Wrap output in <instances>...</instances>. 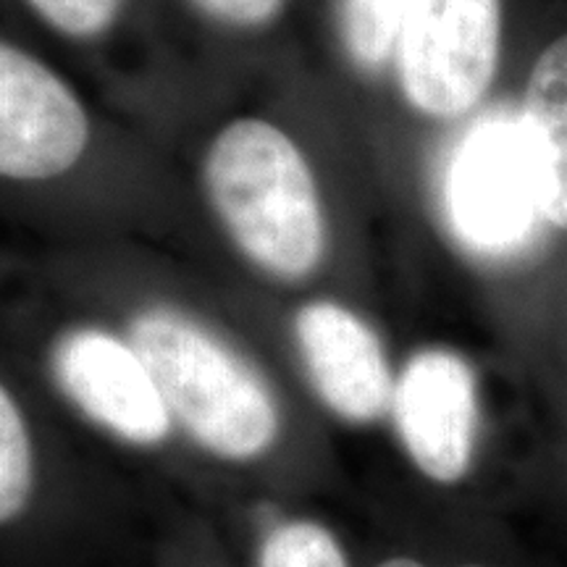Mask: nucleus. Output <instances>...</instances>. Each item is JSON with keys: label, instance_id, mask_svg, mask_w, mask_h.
<instances>
[{"label": "nucleus", "instance_id": "15", "mask_svg": "<svg viewBox=\"0 0 567 567\" xmlns=\"http://www.w3.org/2000/svg\"><path fill=\"white\" fill-rule=\"evenodd\" d=\"M375 567H429L421 559L408 557V555H396V557H386L384 563H379ZM460 567H486V565H460Z\"/></svg>", "mask_w": 567, "mask_h": 567}, {"label": "nucleus", "instance_id": "14", "mask_svg": "<svg viewBox=\"0 0 567 567\" xmlns=\"http://www.w3.org/2000/svg\"><path fill=\"white\" fill-rule=\"evenodd\" d=\"M197 3L216 19L229 21V24L258 27L279 13L284 0H197Z\"/></svg>", "mask_w": 567, "mask_h": 567}, {"label": "nucleus", "instance_id": "13", "mask_svg": "<svg viewBox=\"0 0 567 567\" xmlns=\"http://www.w3.org/2000/svg\"><path fill=\"white\" fill-rule=\"evenodd\" d=\"M48 24L71 38H95L116 17L122 0H27Z\"/></svg>", "mask_w": 567, "mask_h": 567}, {"label": "nucleus", "instance_id": "8", "mask_svg": "<svg viewBox=\"0 0 567 567\" xmlns=\"http://www.w3.org/2000/svg\"><path fill=\"white\" fill-rule=\"evenodd\" d=\"M305 373L321 402L347 423H373L392 410L396 379L371 326L342 305L318 300L297 313Z\"/></svg>", "mask_w": 567, "mask_h": 567}, {"label": "nucleus", "instance_id": "12", "mask_svg": "<svg viewBox=\"0 0 567 567\" xmlns=\"http://www.w3.org/2000/svg\"><path fill=\"white\" fill-rule=\"evenodd\" d=\"M408 0H342L344 45L363 69H379L400 40Z\"/></svg>", "mask_w": 567, "mask_h": 567}, {"label": "nucleus", "instance_id": "5", "mask_svg": "<svg viewBox=\"0 0 567 567\" xmlns=\"http://www.w3.org/2000/svg\"><path fill=\"white\" fill-rule=\"evenodd\" d=\"M392 417L408 457L434 484H460L476 455V373L452 350H421L394 384Z\"/></svg>", "mask_w": 567, "mask_h": 567}, {"label": "nucleus", "instance_id": "9", "mask_svg": "<svg viewBox=\"0 0 567 567\" xmlns=\"http://www.w3.org/2000/svg\"><path fill=\"white\" fill-rule=\"evenodd\" d=\"M520 126L542 218L567 231V34L551 42L530 69Z\"/></svg>", "mask_w": 567, "mask_h": 567}, {"label": "nucleus", "instance_id": "10", "mask_svg": "<svg viewBox=\"0 0 567 567\" xmlns=\"http://www.w3.org/2000/svg\"><path fill=\"white\" fill-rule=\"evenodd\" d=\"M255 567H352L334 530L313 517H284L266 528Z\"/></svg>", "mask_w": 567, "mask_h": 567}, {"label": "nucleus", "instance_id": "11", "mask_svg": "<svg viewBox=\"0 0 567 567\" xmlns=\"http://www.w3.org/2000/svg\"><path fill=\"white\" fill-rule=\"evenodd\" d=\"M34 492L32 436L9 389H0V523L13 526Z\"/></svg>", "mask_w": 567, "mask_h": 567}, {"label": "nucleus", "instance_id": "1", "mask_svg": "<svg viewBox=\"0 0 567 567\" xmlns=\"http://www.w3.org/2000/svg\"><path fill=\"white\" fill-rule=\"evenodd\" d=\"M205 189L247 258L279 279H302L321 264L323 210L297 145L274 124L239 118L205 155Z\"/></svg>", "mask_w": 567, "mask_h": 567}, {"label": "nucleus", "instance_id": "6", "mask_svg": "<svg viewBox=\"0 0 567 567\" xmlns=\"http://www.w3.org/2000/svg\"><path fill=\"white\" fill-rule=\"evenodd\" d=\"M90 140L76 95L30 53L0 48V174L42 182L69 172Z\"/></svg>", "mask_w": 567, "mask_h": 567}, {"label": "nucleus", "instance_id": "4", "mask_svg": "<svg viewBox=\"0 0 567 567\" xmlns=\"http://www.w3.org/2000/svg\"><path fill=\"white\" fill-rule=\"evenodd\" d=\"M446 213L467 247L499 255L520 247L542 218L520 118L486 116L446 172Z\"/></svg>", "mask_w": 567, "mask_h": 567}, {"label": "nucleus", "instance_id": "3", "mask_svg": "<svg viewBox=\"0 0 567 567\" xmlns=\"http://www.w3.org/2000/svg\"><path fill=\"white\" fill-rule=\"evenodd\" d=\"M499 0H408L396 40L405 97L425 116L457 118L499 66Z\"/></svg>", "mask_w": 567, "mask_h": 567}, {"label": "nucleus", "instance_id": "7", "mask_svg": "<svg viewBox=\"0 0 567 567\" xmlns=\"http://www.w3.org/2000/svg\"><path fill=\"white\" fill-rule=\"evenodd\" d=\"M53 375L90 421L137 446L166 442L174 417L132 342L101 329L71 331L53 350Z\"/></svg>", "mask_w": 567, "mask_h": 567}, {"label": "nucleus", "instance_id": "2", "mask_svg": "<svg viewBox=\"0 0 567 567\" xmlns=\"http://www.w3.org/2000/svg\"><path fill=\"white\" fill-rule=\"evenodd\" d=\"M130 342L174 423L213 457L250 463L276 444L281 413L264 375L200 323L147 310L134 318Z\"/></svg>", "mask_w": 567, "mask_h": 567}]
</instances>
